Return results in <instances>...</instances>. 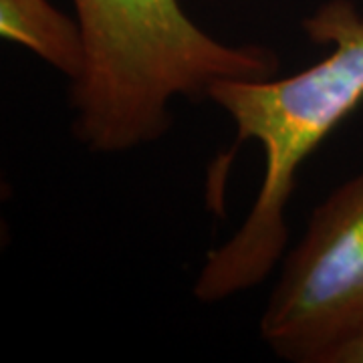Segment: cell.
<instances>
[{"label":"cell","instance_id":"obj_1","mask_svg":"<svg viewBox=\"0 0 363 363\" xmlns=\"http://www.w3.org/2000/svg\"><path fill=\"white\" fill-rule=\"evenodd\" d=\"M327 55L295 75L222 81L208 99L233 121L234 145L255 142L264 154L257 198L240 228L208 252L194 297L218 303L259 286L283 259L286 208L307 157L363 101V11L353 0H327L303 21Z\"/></svg>","mask_w":363,"mask_h":363},{"label":"cell","instance_id":"obj_2","mask_svg":"<svg viewBox=\"0 0 363 363\" xmlns=\"http://www.w3.org/2000/svg\"><path fill=\"white\" fill-rule=\"evenodd\" d=\"M83 67L71 81L75 135L89 152L123 154L157 142L176 99L222 81L267 79L279 55L230 45L198 26L182 0H73Z\"/></svg>","mask_w":363,"mask_h":363},{"label":"cell","instance_id":"obj_3","mask_svg":"<svg viewBox=\"0 0 363 363\" xmlns=\"http://www.w3.org/2000/svg\"><path fill=\"white\" fill-rule=\"evenodd\" d=\"M363 315V169L313 210L260 317L281 359L317 363Z\"/></svg>","mask_w":363,"mask_h":363},{"label":"cell","instance_id":"obj_4","mask_svg":"<svg viewBox=\"0 0 363 363\" xmlns=\"http://www.w3.org/2000/svg\"><path fill=\"white\" fill-rule=\"evenodd\" d=\"M0 37L33 52L75 81L83 67V43L75 18L49 0H0Z\"/></svg>","mask_w":363,"mask_h":363},{"label":"cell","instance_id":"obj_5","mask_svg":"<svg viewBox=\"0 0 363 363\" xmlns=\"http://www.w3.org/2000/svg\"><path fill=\"white\" fill-rule=\"evenodd\" d=\"M317 363H363V315L319 355Z\"/></svg>","mask_w":363,"mask_h":363},{"label":"cell","instance_id":"obj_6","mask_svg":"<svg viewBox=\"0 0 363 363\" xmlns=\"http://www.w3.org/2000/svg\"><path fill=\"white\" fill-rule=\"evenodd\" d=\"M208 2H226V0H208Z\"/></svg>","mask_w":363,"mask_h":363}]
</instances>
